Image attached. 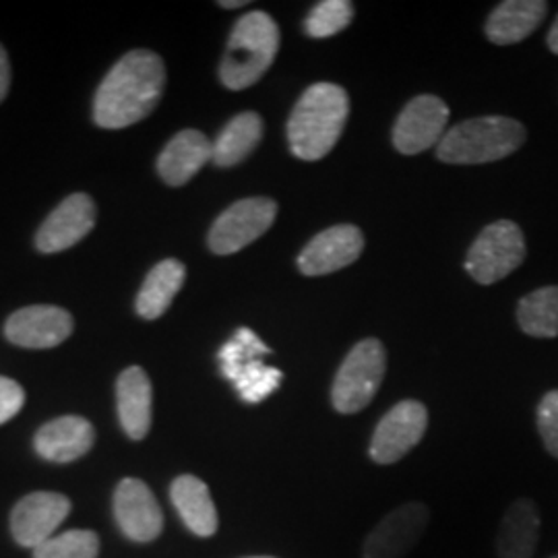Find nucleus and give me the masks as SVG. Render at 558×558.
Segmentation results:
<instances>
[{"label": "nucleus", "instance_id": "1", "mask_svg": "<svg viewBox=\"0 0 558 558\" xmlns=\"http://www.w3.org/2000/svg\"><path fill=\"white\" fill-rule=\"evenodd\" d=\"M166 87L163 60L151 50H133L110 69L96 92L94 120L101 129H126L147 119Z\"/></svg>", "mask_w": 558, "mask_h": 558}, {"label": "nucleus", "instance_id": "2", "mask_svg": "<svg viewBox=\"0 0 558 558\" xmlns=\"http://www.w3.org/2000/svg\"><path fill=\"white\" fill-rule=\"evenodd\" d=\"M350 117V100L343 87L317 83L308 87L288 120L292 154L304 161L323 160L338 143Z\"/></svg>", "mask_w": 558, "mask_h": 558}, {"label": "nucleus", "instance_id": "3", "mask_svg": "<svg viewBox=\"0 0 558 558\" xmlns=\"http://www.w3.org/2000/svg\"><path fill=\"white\" fill-rule=\"evenodd\" d=\"M279 50V27L271 15L251 11L234 25L220 64V80L228 89L242 92L267 73Z\"/></svg>", "mask_w": 558, "mask_h": 558}, {"label": "nucleus", "instance_id": "4", "mask_svg": "<svg viewBox=\"0 0 558 558\" xmlns=\"http://www.w3.org/2000/svg\"><path fill=\"white\" fill-rule=\"evenodd\" d=\"M523 141L525 129L518 120L482 117L449 129L437 147V156L447 163H488L515 154Z\"/></svg>", "mask_w": 558, "mask_h": 558}, {"label": "nucleus", "instance_id": "5", "mask_svg": "<svg viewBox=\"0 0 558 558\" xmlns=\"http://www.w3.org/2000/svg\"><path fill=\"white\" fill-rule=\"evenodd\" d=\"M271 354V348L248 327L239 331L221 345V375L236 387L240 399L246 403H260L269 398L283 380V373L276 366H267L263 359Z\"/></svg>", "mask_w": 558, "mask_h": 558}, {"label": "nucleus", "instance_id": "6", "mask_svg": "<svg viewBox=\"0 0 558 558\" xmlns=\"http://www.w3.org/2000/svg\"><path fill=\"white\" fill-rule=\"evenodd\" d=\"M387 356L379 339H362L339 366L331 387V401L339 414H356L379 391L385 379Z\"/></svg>", "mask_w": 558, "mask_h": 558}, {"label": "nucleus", "instance_id": "7", "mask_svg": "<svg viewBox=\"0 0 558 558\" xmlns=\"http://www.w3.org/2000/svg\"><path fill=\"white\" fill-rule=\"evenodd\" d=\"M525 259V240L518 223L495 221L472 244L465 269L482 286L497 283L513 274Z\"/></svg>", "mask_w": 558, "mask_h": 558}, {"label": "nucleus", "instance_id": "8", "mask_svg": "<svg viewBox=\"0 0 558 558\" xmlns=\"http://www.w3.org/2000/svg\"><path fill=\"white\" fill-rule=\"evenodd\" d=\"M278 216V203L251 197L230 205L209 230V248L216 255H234L260 239Z\"/></svg>", "mask_w": 558, "mask_h": 558}, {"label": "nucleus", "instance_id": "9", "mask_svg": "<svg viewBox=\"0 0 558 558\" xmlns=\"http://www.w3.org/2000/svg\"><path fill=\"white\" fill-rule=\"evenodd\" d=\"M430 509L424 502H405L380 519L364 539V558H405L424 536Z\"/></svg>", "mask_w": 558, "mask_h": 558}, {"label": "nucleus", "instance_id": "10", "mask_svg": "<svg viewBox=\"0 0 558 558\" xmlns=\"http://www.w3.org/2000/svg\"><path fill=\"white\" fill-rule=\"evenodd\" d=\"M428 426V412L420 401L393 405L377 426L371 440V458L380 465L396 463L418 445Z\"/></svg>", "mask_w": 558, "mask_h": 558}, {"label": "nucleus", "instance_id": "11", "mask_svg": "<svg viewBox=\"0 0 558 558\" xmlns=\"http://www.w3.org/2000/svg\"><path fill=\"white\" fill-rule=\"evenodd\" d=\"M449 108L437 96H418L399 114L393 126V145L403 156H416L445 137Z\"/></svg>", "mask_w": 558, "mask_h": 558}, {"label": "nucleus", "instance_id": "12", "mask_svg": "<svg viewBox=\"0 0 558 558\" xmlns=\"http://www.w3.org/2000/svg\"><path fill=\"white\" fill-rule=\"evenodd\" d=\"M73 317L60 306L34 304L13 313L7 325L4 336L27 350H48L57 348L73 333Z\"/></svg>", "mask_w": 558, "mask_h": 558}, {"label": "nucleus", "instance_id": "13", "mask_svg": "<svg viewBox=\"0 0 558 558\" xmlns=\"http://www.w3.org/2000/svg\"><path fill=\"white\" fill-rule=\"evenodd\" d=\"M96 218L98 209L89 195L75 193L66 197L41 223L36 234L38 251L44 255H54L75 246L94 230Z\"/></svg>", "mask_w": 558, "mask_h": 558}, {"label": "nucleus", "instance_id": "14", "mask_svg": "<svg viewBox=\"0 0 558 558\" xmlns=\"http://www.w3.org/2000/svg\"><path fill=\"white\" fill-rule=\"evenodd\" d=\"M362 251L364 236L360 228L352 223L333 226L317 234L304 246L299 257L300 271L308 278L327 276L359 260Z\"/></svg>", "mask_w": 558, "mask_h": 558}, {"label": "nucleus", "instance_id": "15", "mask_svg": "<svg viewBox=\"0 0 558 558\" xmlns=\"http://www.w3.org/2000/svg\"><path fill=\"white\" fill-rule=\"evenodd\" d=\"M71 513V500L59 493H34L20 500L11 513L13 538L25 548H40Z\"/></svg>", "mask_w": 558, "mask_h": 558}, {"label": "nucleus", "instance_id": "16", "mask_svg": "<svg viewBox=\"0 0 558 558\" xmlns=\"http://www.w3.org/2000/svg\"><path fill=\"white\" fill-rule=\"evenodd\" d=\"M114 513L126 538L151 542L163 527L160 502L151 488L137 478L122 480L114 495Z\"/></svg>", "mask_w": 558, "mask_h": 558}, {"label": "nucleus", "instance_id": "17", "mask_svg": "<svg viewBox=\"0 0 558 558\" xmlns=\"http://www.w3.org/2000/svg\"><path fill=\"white\" fill-rule=\"evenodd\" d=\"M209 160H214V141L207 140L201 131L186 129L163 147L158 158V172L166 184L182 186Z\"/></svg>", "mask_w": 558, "mask_h": 558}, {"label": "nucleus", "instance_id": "18", "mask_svg": "<svg viewBox=\"0 0 558 558\" xmlns=\"http://www.w3.org/2000/svg\"><path fill=\"white\" fill-rule=\"evenodd\" d=\"M96 440V430L89 420L62 416L44 424L36 435V451L41 458L57 463H69L83 458Z\"/></svg>", "mask_w": 558, "mask_h": 558}, {"label": "nucleus", "instance_id": "19", "mask_svg": "<svg viewBox=\"0 0 558 558\" xmlns=\"http://www.w3.org/2000/svg\"><path fill=\"white\" fill-rule=\"evenodd\" d=\"M151 380L140 366L122 371L117 383V403L119 418L126 437L141 440L147 437L151 428Z\"/></svg>", "mask_w": 558, "mask_h": 558}, {"label": "nucleus", "instance_id": "20", "mask_svg": "<svg viewBox=\"0 0 558 558\" xmlns=\"http://www.w3.org/2000/svg\"><path fill=\"white\" fill-rule=\"evenodd\" d=\"M548 13L544 0H507L500 2L486 21V36L497 46H509L532 36Z\"/></svg>", "mask_w": 558, "mask_h": 558}, {"label": "nucleus", "instance_id": "21", "mask_svg": "<svg viewBox=\"0 0 558 558\" xmlns=\"http://www.w3.org/2000/svg\"><path fill=\"white\" fill-rule=\"evenodd\" d=\"M170 497L184 525L201 538H209L218 532V511L209 488L203 480L184 474L172 482Z\"/></svg>", "mask_w": 558, "mask_h": 558}, {"label": "nucleus", "instance_id": "22", "mask_svg": "<svg viewBox=\"0 0 558 558\" xmlns=\"http://www.w3.org/2000/svg\"><path fill=\"white\" fill-rule=\"evenodd\" d=\"M539 534V513L536 502L519 499L507 509L497 536L499 558H532Z\"/></svg>", "mask_w": 558, "mask_h": 558}, {"label": "nucleus", "instance_id": "23", "mask_svg": "<svg viewBox=\"0 0 558 558\" xmlns=\"http://www.w3.org/2000/svg\"><path fill=\"white\" fill-rule=\"evenodd\" d=\"M184 278H186V269L180 260L166 259L158 263L147 274L135 302L141 319H160L161 315L170 308L174 296L179 294Z\"/></svg>", "mask_w": 558, "mask_h": 558}, {"label": "nucleus", "instance_id": "24", "mask_svg": "<svg viewBox=\"0 0 558 558\" xmlns=\"http://www.w3.org/2000/svg\"><path fill=\"white\" fill-rule=\"evenodd\" d=\"M263 137V120L257 112H242L230 120L214 141V163L220 168L246 160Z\"/></svg>", "mask_w": 558, "mask_h": 558}, {"label": "nucleus", "instance_id": "25", "mask_svg": "<svg viewBox=\"0 0 558 558\" xmlns=\"http://www.w3.org/2000/svg\"><path fill=\"white\" fill-rule=\"evenodd\" d=\"M518 320L532 338H558V286L539 288L521 300Z\"/></svg>", "mask_w": 558, "mask_h": 558}, {"label": "nucleus", "instance_id": "26", "mask_svg": "<svg viewBox=\"0 0 558 558\" xmlns=\"http://www.w3.org/2000/svg\"><path fill=\"white\" fill-rule=\"evenodd\" d=\"M354 17V4L348 0H323L304 21V32L311 38H331L343 32Z\"/></svg>", "mask_w": 558, "mask_h": 558}, {"label": "nucleus", "instance_id": "27", "mask_svg": "<svg viewBox=\"0 0 558 558\" xmlns=\"http://www.w3.org/2000/svg\"><path fill=\"white\" fill-rule=\"evenodd\" d=\"M100 538L89 530H71L57 538L46 539L34 550L36 558H98Z\"/></svg>", "mask_w": 558, "mask_h": 558}, {"label": "nucleus", "instance_id": "28", "mask_svg": "<svg viewBox=\"0 0 558 558\" xmlns=\"http://www.w3.org/2000/svg\"><path fill=\"white\" fill-rule=\"evenodd\" d=\"M538 430L544 447L558 459V391L546 393L539 401Z\"/></svg>", "mask_w": 558, "mask_h": 558}, {"label": "nucleus", "instance_id": "29", "mask_svg": "<svg viewBox=\"0 0 558 558\" xmlns=\"http://www.w3.org/2000/svg\"><path fill=\"white\" fill-rule=\"evenodd\" d=\"M25 403V391L17 380L0 377V424L15 418Z\"/></svg>", "mask_w": 558, "mask_h": 558}, {"label": "nucleus", "instance_id": "30", "mask_svg": "<svg viewBox=\"0 0 558 558\" xmlns=\"http://www.w3.org/2000/svg\"><path fill=\"white\" fill-rule=\"evenodd\" d=\"M11 87V62H9V54L0 44V101L7 98Z\"/></svg>", "mask_w": 558, "mask_h": 558}, {"label": "nucleus", "instance_id": "31", "mask_svg": "<svg viewBox=\"0 0 558 558\" xmlns=\"http://www.w3.org/2000/svg\"><path fill=\"white\" fill-rule=\"evenodd\" d=\"M548 48L558 54V17L555 21V25L550 27V34H548Z\"/></svg>", "mask_w": 558, "mask_h": 558}, {"label": "nucleus", "instance_id": "32", "mask_svg": "<svg viewBox=\"0 0 558 558\" xmlns=\"http://www.w3.org/2000/svg\"><path fill=\"white\" fill-rule=\"evenodd\" d=\"M220 4L221 9H239V7H246L248 2L246 0H232V2H226V0H221V2H218Z\"/></svg>", "mask_w": 558, "mask_h": 558}, {"label": "nucleus", "instance_id": "33", "mask_svg": "<svg viewBox=\"0 0 558 558\" xmlns=\"http://www.w3.org/2000/svg\"><path fill=\"white\" fill-rule=\"evenodd\" d=\"M248 558H274V557H248Z\"/></svg>", "mask_w": 558, "mask_h": 558}, {"label": "nucleus", "instance_id": "34", "mask_svg": "<svg viewBox=\"0 0 558 558\" xmlns=\"http://www.w3.org/2000/svg\"><path fill=\"white\" fill-rule=\"evenodd\" d=\"M555 558H558V557H555Z\"/></svg>", "mask_w": 558, "mask_h": 558}]
</instances>
